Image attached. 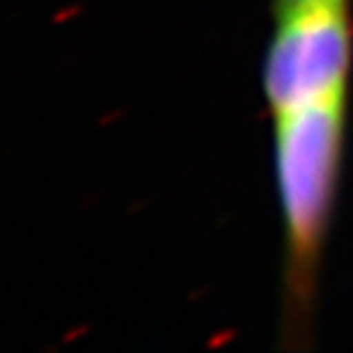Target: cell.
<instances>
[{"instance_id":"obj_1","label":"cell","mask_w":353,"mask_h":353,"mask_svg":"<svg viewBox=\"0 0 353 353\" xmlns=\"http://www.w3.org/2000/svg\"><path fill=\"white\" fill-rule=\"evenodd\" d=\"M349 97L273 115L275 183L282 221L280 344L312 347L319 278L347 147Z\"/></svg>"},{"instance_id":"obj_2","label":"cell","mask_w":353,"mask_h":353,"mask_svg":"<svg viewBox=\"0 0 353 353\" xmlns=\"http://www.w3.org/2000/svg\"><path fill=\"white\" fill-rule=\"evenodd\" d=\"M262 88L271 112L349 97L353 23L349 0H303L275 10Z\"/></svg>"},{"instance_id":"obj_3","label":"cell","mask_w":353,"mask_h":353,"mask_svg":"<svg viewBox=\"0 0 353 353\" xmlns=\"http://www.w3.org/2000/svg\"><path fill=\"white\" fill-rule=\"evenodd\" d=\"M296 3H303V0H273L275 10H282V7H289V5H296Z\"/></svg>"}]
</instances>
